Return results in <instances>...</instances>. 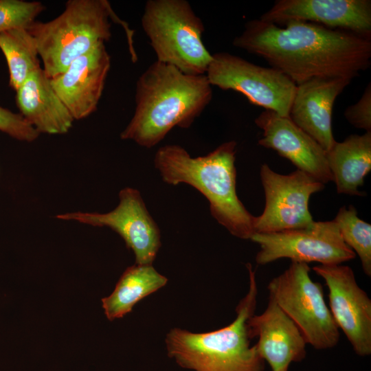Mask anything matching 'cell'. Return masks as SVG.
<instances>
[{
	"label": "cell",
	"mask_w": 371,
	"mask_h": 371,
	"mask_svg": "<svg viewBox=\"0 0 371 371\" xmlns=\"http://www.w3.org/2000/svg\"><path fill=\"white\" fill-rule=\"evenodd\" d=\"M262 130L258 144L276 150L297 168L324 184L333 180L326 151L289 117L268 110L255 120Z\"/></svg>",
	"instance_id": "obj_15"
},
{
	"label": "cell",
	"mask_w": 371,
	"mask_h": 371,
	"mask_svg": "<svg viewBox=\"0 0 371 371\" xmlns=\"http://www.w3.org/2000/svg\"><path fill=\"white\" fill-rule=\"evenodd\" d=\"M119 199L118 205L107 213L76 212L59 214L56 217L95 227H109L117 232L133 251L135 264L153 265L161 247V234L157 224L137 189L124 188L119 192Z\"/></svg>",
	"instance_id": "obj_11"
},
{
	"label": "cell",
	"mask_w": 371,
	"mask_h": 371,
	"mask_svg": "<svg viewBox=\"0 0 371 371\" xmlns=\"http://www.w3.org/2000/svg\"><path fill=\"white\" fill-rule=\"evenodd\" d=\"M326 153L337 192L363 196L359 187L371 170V131L335 141Z\"/></svg>",
	"instance_id": "obj_19"
},
{
	"label": "cell",
	"mask_w": 371,
	"mask_h": 371,
	"mask_svg": "<svg viewBox=\"0 0 371 371\" xmlns=\"http://www.w3.org/2000/svg\"><path fill=\"white\" fill-rule=\"evenodd\" d=\"M236 153L234 140L197 157L179 145L168 144L157 150L154 165L166 183H186L199 190L209 201L213 218L232 235L250 240L255 216L236 193Z\"/></svg>",
	"instance_id": "obj_3"
},
{
	"label": "cell",
	"mask_w": 371,
	"mask_h": 371,
	"mask_svg": "<svg viewBox=\"0 0 371 371\" xmlns=\"http://www.w3.org/2000/svg\"><path fill=\"white\" fill-rule=\"evenodd\" d=\"M110 67V55L104 43H101L50 79L74 120L84 119L96 111Z\"/></svg>",
	"instance_id": "obj_14"
},
{
	"label": "cell",
	"mask_w": 371,
	"mask_h": 371,
	"mask_svg": "<svg viewBox=\"0 0 371 371\" xmlns=\"http://www.w3.org/2000/svg\"><path fill=\"white\" fill-rule=\"evenodd\" d=\"M344 243L358 255L364 273L371 276V225L359 218L353 205L341 207L333 220Z\"/></svg>",
	"instance_id": "obj_22"
},
{
	"label": "cell",
	"mask_w": 371,
	"mask_h": 371,
	"mask_svg": "<svg viewBox=\"0 0 371 371\" xmlns=\"http://www.w3.org/2000/svg\"><path fill=\"white\" fill-rule=\"evenodd\" d=\"M232 43L262 58L296 85L315 78L352 80L371 63L370 39L309 22L280 27L253 19Z\"/></svg>",
	"instance_id": "obj_1"
},
{
	"label": "cell",
	"mask_w": 371,
	"mask_h": 371,
	"mask_svg": "<svg viewBox=\"0 0 371 371\" xmlns=\"http://www.w3.org/2000/svg\"><path fill=\"white\" fill-rule=\"evenodd\" d=\"M141 23L157 61L185 74H205L212 54L202 39L203 23L188 1L148 0Z\"/></svg>",
	"instance_id": "obj_6"
},
{
	"label": "cell",
	"mask_w": 371,
	"mask_h": 371,
	"mask_svg": "<svg viewBox=\"0 0 371 371\" xmlns=\"http://www.w3.org/2000/svg\"><path fill=\"white\" fill-rule=\"evenodd\" d=\"M310 270L306 263L291 262L268 284L269 298L293 320L307 344L317 350L332 348L339 342V328Z\"/></svg>",
	"instance_id": "obj_7"
},
{
	"label": "cell",
	"mask_w": 371,
	"mask_h": 371,
	"mask_svg": "<svg viewBox=\"0 0 371 371\" xmlns=\"http://www.w3.org/2000/svg\"><path fill=\"white\" fill-rule=\"evenodd\" d=\"M348 122L356 128L371 131V85L369 83L360 99L344 111Z\"/></svg>",
	"instance_id": "obj_25"
},
{
	"label": "cell",
	"mask_w": 371,
	"mask_h": 371,
	"mask_svg": "<svg viewBox=\"0 0 371 371\" xmlns=\"http://www.w3.org/2000/svg\"><path fill=\"white\" fill-rule=\"evenodd\" d=\"M251 338L258 337L257 350L272 371L289 368L293 362L302 361L306 355L307 344L293 320L271 299L260 315L248 320Z\"/></svg>",
	"instance_id": "obj_17"
},
{
	"label": "cell",
	"mask_w": 371,
	"mask_h": 371,
	"mask_svg": "<svg viewBox=\"0 0 371 371\" xmlns=\"http://www.w3.org/2000/svg\"><path fill=\"white\" fill-rule=\"evenodd\" d=\"M313 270L325 281L329 309L354 351L360 357L371 354V300L357 284L347 265H319Z\"/></svg>",
	"instance_id": "obj_12"
},
{
	"label": "cell",
	"mask_w": 371,
	"mask_h": 371,
	"mask_svg": "<svg viewBox=\"0 0 371 371\" xmlns=\"http://www.w3.org/2000/svg\"><path fill=\"white\" fill-rule=\"evenodd\" d=\"M212 98L205 74H185L156 60L137 80L135 111L120 137L152 148L174 127L189 128Z\"/></svg>",
	"instance_id": "obj_2"
},
{
	"label": "cell",
	"mask_w": 371,
	"mask_h": 371,
	"mask_svg": "<svg viewBox=\"0 0 371 371\" xmlns=\"http://www.w3.org/2000/svg\"><path fill=\"white\" fill-rule=\"evenodd\" d=\"M351 80L315 78L296 85L289 117L327 152L335 142L332 112L337 96Z\"/></svg>",
	"instance_id": "obj_16"
},
{
	"label": "cell",
	"mask_w": 371,
	"mask_h": 371,
	"mask_svg": "<svg viewBox=\"0 0 371 371\" xmlns=\"http://www.w3.org/2000/svg\"><path fill=\"white\" fill-rule=\"evenodd\" d=\"M282 26L292 21L315 23L370 39V0H279L260 18Z\"/></svg>",
	"instance_id": "obj_13"
},
{
	"label": "cell",
	"mask_w": 371,
	"mask_h": 371,
	"mask_svg": "<svg viewBox=\"0 0 371 371\" xmlns=\"http://www.w3.org/2000/svg\"><path fill=\"white\" fill-rule=\"evenodd\" d=\"M111 19L120 21L106 0H69L56 18L31 24L27 29L48 78L60 74L75 59L108 41Z\"/></svg>",
	"instance_id": "obj_5"
},
{
	"label": "cell",
	"mask_w": 371,
	"mask_h": 371,
	"mask_svg": "<svg viewBox=\"0 0 371 371\" xmlns=\"http://www.w3.org/2000/svg\"><path fill=\"white\" fill-rule=\"evenodd\" d=\"M250 240L260 245L256 261L264 265L280 258L308 264L339 265L354 259L353 250L343 240L335 221H313L300 228L254 233Z\"/></svg>",
	"instance_id": "obj_9"
},
{
	"label": "cell",
	"mask_w": 371,
	"mask_h": 371,
	"mask_svg": "<svg viewBox=\"0 0 371 371\" xmlns=\"http://www.w3.org/2000/svg\"><path fill=\"white\" fill-rule=\"evenodd\" d=\"M0 49L8 67L9 85L16 91L41 68L35 39L26 27L11 29L0 34Z\"/></svg>",
	"instance_id": "obj_21"
},
{
	"label": "cell",
	"mask_w": 371,
	"mask_h": 371,
	"mask_svg": "<svg viewBox=\"0 0 371 371\" xmlns=\"http://www.w3.org/2000/svg\"><path fill=\"white\" fill-rule=\"evenodd\" d=\"M45 9L39 1L0 0V34L11 29L27 28Z\"/></svg>",
	"instance_id": "obj_23"
},
{
	"label": "cell",
	"mask_w": 371,
	"mask_h": 371,
	"mask_svg": "<svg viewBox=\"0 0 371 371\" xmlns=\"http://www.w3.org/2000/svg\"><path fill=\"white\" fill-rule=\"evenodd\" d=\"M249 286L229 325L207 333L171 329L166 337L167 353L181 368L192 371H264L265 362L251 346L249 319L255 313L258 286L255 271L247 264Z\"/></svg>",
	"instance_id": "obj_4"
},
{
	"label": "cell",
	"mask_w": 371,
	"mask_h": 371,
	"mask_svg": "<svg viewBox=\"0 0 371 371\" xmlns=\"http://www.w3.org/2000/svg\"><path fill=\"white\" fill-rule=\"evenodd\" d=\"M0 131L23 142H31L40 135L37 131L19 113L0 106Z\"/></svg>",
	"instance_id": "obj_24"
},
{
	"label": "cell",
	"mask_w": 371,
	"mask_h": 371,
	"mask_svg": "<svg viewBox=\"0 0 371 371\" xmlns=\"http://www.w3.org/2000/svg\"><path fill=\"white\" fill-rule=\"evenodd\" d=\"M16 93L20 113L39 134H65L72 126L73 117L43 68L34 71Z\"/></svg>",
	"instance_id": "obj_18"
},
{
	"label": "cell",
	"mask_w": 371,
	"mask_h": 371,
	"mask_svg": "<svg viewBox=\"0 0 371 371\" xmlns=\"http://www.w3.org/2000/svg\"><path fill=\"white\" fill-rule=\"evenodd\" d=\"M260 178L265 207L262 214L254 217L255 233L300 228L314 221L308 209L309 199L325 184L300 170L281 175L267 164L261 166Z\"/></svg>",
	"instance_id": "obj_10"
},
{
	"label": "cell",
	"mask_w": 371,
	"mask_h": 371,
	"mask_svg": "<svg viewBox=\"0 0 371 371\" xmlns=\"http://www.w3.org/2000/svg\"><path fill=\"white\" fill-rule=\"evenodd\" d=\"M168 278L153 265L135 264L128 267L120 278L112 293L102 298V308L108 319L123 317L148 295L164 287Z\"/></svg>",
	"instance_id": "obj_20"
},
{
	"label": "cell",
	"mask_w": 371,
	"mask_h": 371,
	"mask_svg": "<svg viewBox=\"0 0 371 371\" xmlns=\"http://www.w3.org/2000/svg\"><path fill=\"white\" fill-rule=\"evenodd\" d=\"M288 369H289V368H285V369H283V370H280V371H288Z\"/></svg>",
	"instance_id": "obj_26"
},
{
	"label": "cell",
	"mask_w": 371,
	"mask_h": 371,
	"mask_svg": "<svg viewBox=\"0 0 371 371\" xmlns=\"http://www.w3.org/2000/svg\"><path fill=\"white\" fill-rule=\"evenodd\" d=\"M205 75L212 86L240 93L251 104L289 117L296 85L279 70L221 52L212 54Z\"/></svg>",
	"instance_id": "obj_8"
}]
</instances>
